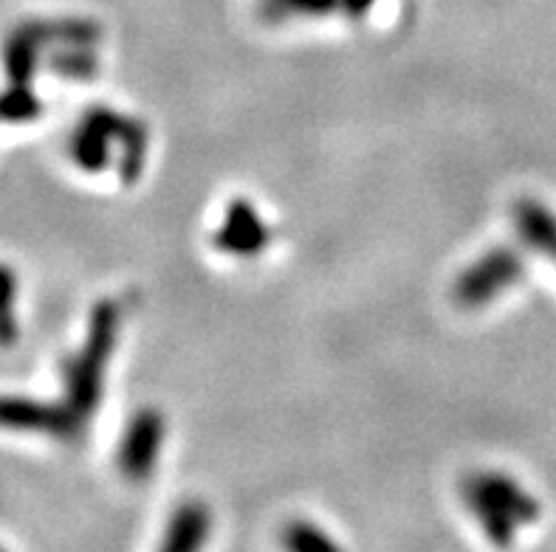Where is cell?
<instances>
[{"label": "cell", "mask_w": 556, "mask_h": 552, "mask_svg": "<svg viewBox=\"0 0 556 552\" xmlns=\"http://www.w3.org/2000/svg\"><path fill=\"white\" fill-rule=\"evenodd\" d=\"M122 313H125V308H122L119 299L99 301L91 313V328H88L83 350L77 356L65 358V400L60 403V412L68 420L74 440L88 426V420L102 400V381H105V367L111 361L116 338H119Z\"/></svg>", "instance_id": "6da1fadb"}, {"label": "cell", "mask_w": 556, "mask_h": 552, "mask_svg": "<svg viewBox=\"0 0 556 552\" xmlns=\"http://www.w3.org/2000/svg\"><path fill=\"white\" fill-rule=\"evenodd\" d=\"M460 490H464L466 508L478 516L486 539L497 547L511 544L517 527L540 518V502L531 499L515 479L494 474V471L469 476Z\"/></svg>", "instance_id": "7a4b0ae2"}, {"label": "cell", "mask_w": 556, "mask_h": 552, "mask_svg": "<svg viewBox=\"0 0 556 552\" xmlns=\"http://www.w3.org/2000/svg\"><path fill=\"white\" fill-rule=\"evenodd\" d=\"M99 26L85 17H63V21H28L9 35L3 46V65L12 85H28L37 68V54L51 42L65 46H97Z\"/></svg>", "instance_id": "3957f363"}, {"label": "cell", "mask_w": 556, "mask_h": 552, "mask_svg": "<svg viewBox=\"0 0 556 552\" xmlns=\"http://www.w3.org/2000/svg\"><path fill=\"white\" fill-rule=\"evenodd\" d=\"M522 273H526V266H522L520 254H515L511 248H494L460 273L452 294L460 308L478 310L489 305L494 296H501L506 287L515 285Z\"/></svg>", "instance_id": "277c9868"}, {"label": "cell", "mask_w": 556, "mask_h": 552, "mask_svg": "<svg viewBox=\"0 0 556 552\" xmlns=\"http://www.w3.org/2000/svg\"><path fill=\"white\" fill-rule=\"evenodd\" d=\"M164 442V418L159 409H141L127 423L119 446V468L127 479H148Z\"/></svg>", "instance_id": "5b68a950"}, {"label": "cell", "mask_w": 556, "mask_h": 552, "mask_svg": "<svg viewBox=\"0 0 556 552\" xmlns=\"http://www.w3.org/2000/svg\"><path fill=\"white\" fill-rule=\"evenodd\" d=\"M271 240V229L261 220L257 209L249 201H232L226 209V220L218 231H215V248L226 254H238V257H252L261 254Z\"/></svg>", "instance_id": "8992f818"}, {"label": "cell", "mask_w": 556, "mask_h": 552, "mask_svg": "<svg viewBox=\"0 0 556 552\" xmlns=\"http://www.w3.org/2000/svg\"><path fill=\"white\" fill-rule=\"evenodd\" d=\"M85 119L93 121L111 141H119L122 150H125L119 164L122 181H139L141 169H144V158H148V130H144V125L136 119H127V116L116 111H108V107H93Z\"/></svg>", "instance_id": "52a82bcc"}, {"label": "cell", "mask_w": 556, "mask_h": 552, "mask_svg": "<svg viewBox=\"0 0 556 552\" xmlns=\"http://www.w3.org/2000/svg\"><path fill=\"white\" fill-rule=\"evenodd\" d=\"M0 426L21 428V432H46L60 440H74V432L60 412V406L37 403V400L26 398H0Z\"/></svg>", "instance_id": "ba28073f"}, {"label": "cell", "mask_w": 556, "mask_h": 552, "mask_svg": "<svg viewBox=\"0 0 556 552\" xmlns=\"http://www.w3.org/2000/svg\"><path fill=\"white\" fill-rule=\"evenodd\" d=\"M210 511L201 502H184L173 518H169L167 536L162 541V550L167 552H187L204 547L210 539Z\"/></svg>", "instance_id": "9c48e42d"}, {"label": "cell", "mask_w": 556, "mask_h": 552, "mask_svg": "<svg viewBox=\"0 0 556 552\" xmlns=\"http://www.w3.org/2000/svg\"><path fill=\"white\" fill-rule=\"evenodd\" d=\"M515 220L526 243L548 254L556 262V217L540 201H520L515 209Z\"/></svg>", "instance_id": "30bf717a"}, {"label": "cell", "mask_w": 556, "mask_h": 552, "mask_svg": "<svg viewBox=\"0 0 556 552\" xmlns=\"http://www.w3.org/2000/svg\"><path fill=\"white\" fill-rule=\"evenodd\" d=\"M108 147H111V139L93 121H79L77 133L71 139V155L85 172H102L108 167V162H111V150Z\"/></svg>", "instance_id": "8fae6325"}, {"label": "cell", "mask_w": 556, "mask_h": 552, "mask_svg": "<svg viewBox=\"0 0 556 552\" xmlns=\"http://www.w3.org/2000/svg\"><path fill=\"white\" fill-rule=\"evenodd\" d=\"M345 12V0H263L261 12L268 23L289 21V17H325Z\"/></svg>", "instance_id": "7c38bea8"}, {"label": "cell", "mask_w": 556, "mask_h": 552, "mask_svg": "<svg viewBox=\"0 0 556 552\" xmlns=\"http://www.w3.org/2000/svg\"><path fill=\"white\" fill-rule=\"evenodd\" d=\"M49 68L54 74H63V77L88 82V79L97 77L99 63L97 54H93V46H71L68 51H60V54L51 56Z\"/></svg>", "instance_id": "4fadbf2b"}, {"label": "cell", "mask_w": 556, "mask_h": 552, "mask_svg": "<svg viewBox=\"0 0 556 552\" xmlns=\"http://www.w3.org/2000/svg\"><path fill=\"white\" fill-rule=\"evenodd\" d=\"M14 296H17V280L12 268L0 266V347H12L21 336L14 316Z\"/></svg>", "instance_id": "5bb4252c"}, {"label": "cell", "mask_w": 556, "mask_h": 552, "mask_svg": "<svg viewBox=\"0 0 556 552\" xmlns=\"http://www.w3.org/2000/svg\"><path fill=\"white\" fill-rule=\"evenodd\" d=\"M42 113L37 97L28 91V85H12L7 93H0V119L31 121Z\"/></svg>", "instance_id": "9a60e30c"}, {"label": "cell", "mask_w": 556, "mask_h": 552, "mask_svg": "<svg viewBox=\"0 0 556 552\" xmlns=\"http://www.w3.org/2000/svg\"><path fill=\"white\" fill-rule=\"evenodd\" d=\"M282 544L296 552H314V550H339L331 536H325L317 525L308 522H291L282 532Z\"/></svg>", "instance_id": "2e32d148"}, {"label": "cell", "mask_w": 556, "mask_h": 552, "mask_svg": "<svg viewBox=\"0 0 556 552\" xmlns=\"http://www.w3.org/2000/svg\"><path fill=\"white\" fill-rule=\"evenodd\" d=\"M376 0H345V14L348 17H365L367 12H370V7H374Z\"/></svg>", "instance_id": "e0dca14e"}]
</instances>
